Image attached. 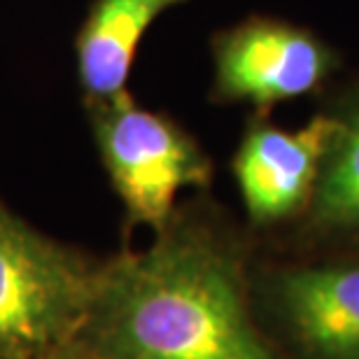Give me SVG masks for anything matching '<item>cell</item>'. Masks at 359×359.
I'll list each match as a JSON object with an SVG mask.
<instances>
[{
    "label": "cell",
    "mask_w": 359,
    "mask_h": 359,
    "mask_svg": "<svg viewBox=\"0 0 359 359\" xmlns=\"http://www.w3.org/2000/svg\"><path fill=\"white\" fill-rule=\"evenodd\" d=\"M250 252L215 205L175 208L147 250L98 264L70 346L96 359H287L257 315Z\"/></svg>",
    "instance_id": "6da1fadb"
},
{
    "label": "cell",
    "mask_w": 359,
    "mask_h": 359,
    "mask_svg": "<svg viewBox=\"0 0 359 359\" xmlns=\"http://www.w3.org/2000/svg\"><path fill=\"white\" fill-rule=\"evenodd\" d=\"M98 264L45 238L0 203V359L70 346Z\"/></svg>",
    "instance_id": "7a4b0ae2"
},
{
    "label": "cell",
    "mask_w": 359,
    "mask_h": 359,
    "mask_svg": "<svg viewBox=\"0 0 359 359\" xmlns=\"http://www.w3.org/2000/svg\"><path fill=\"white\" fill-rule=\"evenodd\" d=\"M91 121L131 229L156 233L175 212L180 191L212 184L215 166L203 147L166 114L140 107L128 91L91 103Z\"/></svg>",
    "instance_id": "3957f363"
},
{
    "label": "cell",
    "mask_w": 359,
    "mask_h": 359,
    "mask_svg": "<svg viewBox=\"0 0 359 359\" xmlns=\"http://www.w3.org/2000/svg\"><path fill=\"white\" fill-rule=\"evenodd\" d=\"M219 103L252 105L269 114L278 103L313 96L341 68V54L306 26L276 17H248L212 38Z\"/></svg>",
    "instance_id": "277c9868"
},
{
    "label": "cell",
    "mask_w": 359,
    "mask_h": 359,
    "mask_svg": "<svg viewBox=\"0 0 359 359\" xmlns=\"http://www.w3.org/2000/svg\"><path fill=\"white\" fill-rule=\"evenodd\" d=\"M252 299L297 359H359V259L252 269Z\"/></svg>",
    "instance_id": "5b68a950"
},
{
    "label": "cell",
    "mask_w": 359,
    "mask_h": 359,
    "mask_svg": "<svg viewBox=\"0 0 359 359\" xmlns=\"http://www.w3.org/2000/svg\"><path fill=\"white\" fill-rule=\"evenodd\" d=\"M334 135V119L318 112L306 126L283 128L257 114L233 154V177L255 229L297 224L308 210Z\"/></svg>",
    "instance_id": "8992f818"
},
{
    "label": "cell",
    "mask_w": 359,
    "mask_h": 359,
    "mask_svg": "<svg viewBox=\"0 0 359 359\" xmlns=\"http://www.w3.org/2000/svg\"><path fill=\"white\" fill-rule=\"evenodd\" d=\"M334 135L313 201L297 224L299 248L313 255L359 257V80L329 103Z\"/></svg>",
    "instance_id": "52a82bcc"
},
{
    "label": "cell",
    "mask_w": 359,
    "mask_h": 359,
    "mask_svg": "<svg viewBox=\"0 0 359 359\" xmlns=\"http://www.w3.org/2000/svg\"><path fill=\"white\" fill-rule=\"evenodd\" d=\"M189 0H96L77 33V75L91 103L126 91L135 52L163 12Z\"/></svg>",
    "instance_id": "ba28073f"
},
{
    "label": "cell",
    "mask_w": 359,
    "mask_h": 359,
    "mask_svg": "<svg viewBox=\"0 0 359 359\" xmlns=\"http://www.w3.org/2000/svg\"><path fill=\"white\" fill-rule=\"evenodd\" d=\"M24 359H96V357L82 353V350H77L73 346H61V348L45 350V353H38V355H31Z\"/></svg>",
    "instance_id": "9c48e42d"
}]
</instances>
